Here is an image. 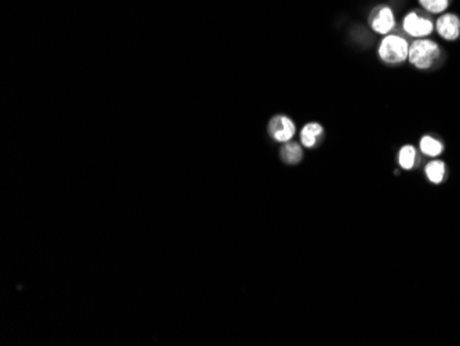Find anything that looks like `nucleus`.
<instances>
[{"label": "nucleus", "instance_id": "nucleus-1", "mask_svg": "<svg viewBox=\"0 0 460 346\" xmlns=\"http://www.w3.org/2000/svg\"><path fill=\"white\" fill-rule=\"evenodd\" d=\"M439 57V48L434 42L427 39H420L412 43L408 52V58L412 65L419 69L430 68Z\"/></svg>", "mask_w": 460, "mask_h": 346}, {"label": "nucleus", "instance_id": "nucleus-2", "mask_svg": "<svg viewBox=\"0 0 460 346\" xmlns=\"http://www.w3.org/2000/svg\"><path fill=\"white\" fill-rule=\"evenodd\" d=\"M410 46L404 38L388 35L386 36L379 48L381 58L388 64H400L408 58Z\"/></svg>", "mask_w": 460, "mask_h": 346}, {"label": "nucleus", "instance_id": "nucleus-3", "mask_svg": "<svg viewBox=\"0 0 460 346\" xmlns=\"http://www.w3.org/2000/svg\"><path fill=\"white\" fill-rule=\"evenodd\" d=\"M269 134L277 143H288L295 135V123L290 118L279 115L270 121Z\"/></svg>", "mask_w": 460, "mask_h": 346}, {"label": "nucleus", "instance_id": "nucleus-4", "mask_svg": "<svg viewBox=\"0 0 460 346\" xmlns=\"http://www.w3.org/2000/svg\"><path fill=\"white\" fill-rule=\"evenodd\" d=\"M404 29L413 38H425L432 33L433 23L425 17H420L417 13L412 11L404 18Z\"/></svg>", "mask_w": 460, "mask_h": 346}, {"label": "nucleus", "instance_id": "nucleus-5", "mask_svg": "<svg viewBox=\"0 0 460 346\" xmlns=\"http://www.w3.org/2000/svg\"><path fill=\"white\" fill-rule=\"evenodd\" d=\"M369 24H371L372 29L375 32L382 33V35H388V32L394 28V24H396L393 11L388 7H383V6L378 7L371 14Z\"/></svg>", "mask_w": 460, "mask_h": 346}, {"label": "nucleus", "instance_id": "nucleus-6", "mask_svg": "<svg viewBox=\"0 0 460 346\" xmlns=\"http://www.w3.org/2000/svg\"><path fill=\"white\" fill-rule=\"evenodd\" d=\"M437 32L447 40H455L460 35L459 18L454 14H444L437 21Z\"/></svg>", "mask_w": 460, "mask_h": 346}, {"label": "nucleus", "instance_id": "nucleus-7", "mask_svg": "<svg viewBox=\"0 0 460 346\" xmlns=\"http://www.w3.org/2000/svg\"><path fill=\"white\" fill-rule=\"evenodd\" d=\"M322 134V127L318 123H309L306 124L303 128H302V133H301V140H302V144L306 147V148H313L318 138L321 137Z\"/></svg>", "mask_w": 460, "mask_h": 346}, {"label": "nucleus", "instance_id": "nucleus-8", "mask_svg": "<svg viewBox=\"0 0 460 346\" xmlns=\"http://www.w3.org/2000/svg\"><path fill=\"white\" fill-rule=\"evenodd\" d=\"M280 155H281V160L284 163H287V164H298L302 160L303 152H302V148L298 144L290 143V144H286L281 148Z\"/></svg>", "mask_w": 460, "mask_h": 346}, {"label": "nucleus", "instance_id": "nucleus-9", "mask_svg": "<svg viewBox=\"0 0 460 346\" xmlns=\"http://www.w3.org/2000/svg\"><path fill=\"white\" fill-rule=\"evenodd\" d=\"M426 175H427L430 182L441 184L444 181V177H445V164H444V162H441V160L430 162L426 166Z\"/></svg>", "mask_w": 460, "mask_h": 346}, {"label": "nucleus", "instance_id": "nucleus-10", "mask_svg": "<svg viewBox=\"0 0 460 346\" xmlns=\"http://www.w3.org/2000/svg\"><path fill=\"white\" fill-rule=\"evenodd\" d=\"M398 163L403 169L411 170L416 163V149L413 148L412 145L403 147L398 153Z\"/></svg>", "mask_w": 460, "mask_h": 346}, {"label": "nucleus", "instance_id": "nucleus-11", "mask_svg": "<svg viewBox=\"0 0 460 346\" xmlns=\"http://www.w3.org/2000/svg\"><path fill=\"white\" fill-rule=\"evenodd\" d=\"M442 144L430 135H425L420 140V150L427 156H438L442 152Z\"/></svg>", "mask_w": 460, "mask_h": 346}, {"label": "nucleus", "instance_id": "nucleus-12", "mask_svg": "<svg viewBox=\"0 0 460 346\" xmlns=\"http://www.w3.org/2000/svg\"><path fill=\"white\" fill-rule=\"evenodd\" d=\"M420 4L430 13H442L447 10L449 0H419Z\"/></svg>", "mask_w": 460, "mask_h": 346}]
</instances>
